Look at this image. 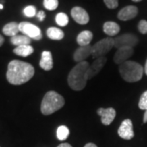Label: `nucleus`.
<instances>
[{"instance_id":"nucleus-1","label":"nucleus","mask_w":147,"mask_h":147,"mask_svg":"<svg viewBox=\"0 0 147 147\" xmlns=\"http://www.w3.org/2000/svg\"><path fill=\"white\" fill-rule=\"evenodd\" d=\"M34 68L30 64L14 60L8 64L7 79L11 84L21 85L26 84L33 78Z\"/></svg>"},{"instance_id":"nucleus-2","label":"nucleus","mask_w":147,"mask_h":147,"mask_svg":"<svg viewBox=\"0 0 147 147\" xmlns=\"http://www.w3.org/2000/svg\"><path fill=\"white\" fill-rule=\"evenodd\" d=\"M88 61H82L77 63L68 76L69 86L74 91H81L86 87L88 79V69L89 67Z\"/></svg>"},{"instance_id":"nucleus-3","label":"nucleus","mask_w":147,"mask_h":147,"mask_svg":"<svg viewBox=\"0 0 147 147\" xmlns=\"http://www.w3.org/2000/svg\"><path fill=\"white\" fill-rule=\"evenodd\" d=\"M65 105L64 97L55 91H49L44 95L41 103V112L44 115H50Z\"/></svg>"},{"instance_id":"nucleus-4","label":"nucleus","mask_w":147,"mask_h":147,"mask_svg":"<svg viewBox=\"0 0 147 147\" xmlns=\"http://www.w3.org/2000/svg\"><path fill=\"white\" fill-rule=\"evenodd\" d=\"M119 69L121 77L128 83H135L141 80L144 71L140 64L131 61H127L121 64Z\"/></svg>"},{"instance_id":"nucleus-5","label":"nucleus","mask_w":147,"mask_h":147,"mask_svg":"<svg viewBox=\"0 0 147 147\" xmlns=\"http://www.w3.org/2000/svg\"><path fill=\"white\" fill-rule=\"evenodd\" d=\"M115 47L114 38L108 37L100 40L99 42H96L92 46V57L96 59L98 57H105L110 50Z\"/></svg>"},{"instance_id":"nucleus-6","label":"nucleus","mask_w":147,"mask_h":147,"mask_svg":"<svg viewBox=\"0 0 147 147\" xmlns=\"http://www.w3.org/2000/svg\"><path fill=\"white\" fill-rule=\"evenodd\" d=\"M19 30L23 33L26 36L29 37L30 38L34 40H40L42 39V35L41 30L38 27L30 23V22H21L19 24Z\"/></svg>"},{"instance_id":"nucleus-7","label":"nucleus","mask_w":147,"mask_h":147,"mask_svg":"<svg viewBox=\"0 0 147 147\" xmlns=\"http://www.w3.org/2000/svg\"><path fill=\"white\" fill-rule=\"evenodd\" d=\"M115 41V47L116 48H119L123 47H134L138 42L137 36L131 34H125L120 36H118L114 38Z\"/></svg>"},{"instance_id":"nucleus-8","label":"nucleus","mask_w":147,"mask_h":147,"mask_svg":"<svg viewBox=\"0 0 147 147\" xmlns=\"http://www.w3.org/2000/svg\"><path fill=\"white\" fill-rule=\"evenodd\" d=\"M119 136L125 140H131L134 137V131H133V126L131 119H127L122 122L121 125L118 129Z\"/></svg>"},{"instance_id":"nucleus-9","label":"nucleus","mask_w":147,"mask_h":147,"mask_svg":"<svg viewBox=\"0 0 147 147\" xmlns=\"http://www.w3.org/2000/svg\"><path fill=\"white\" fill-rule=\"evenodd\" d=\"M133 53L134 50L131 47H123L117 48V51L114 56L115 63L121 65L125 62L128 58H130L133 55Z\"/></svg>"},{"instance_id":"nucleus-10","label":"nucleus","mask_w":147,"mask_h":147,"mask_svg":"<svg viewBox=\"0 0 147 147\" xmlns=\"http://www.w3.org/2000/svg\"><path fill=\"white\" fill-rule=\"evenodd\" d=\"M97 115L100 116V120L102 124L105 126L110 125V123L115 119L116 111L114 108H99L97 110Z\"/></svg>"},{"instance_id":"nucleus-11","label":"nucleus","mask_w":147,"mask_h":147,"mask_svg":"<svg viewBox=\"0 0 147 147\" xmlns=\"http://www.w3.org/2000/svg\"><path fill=\"white\" fill-rule=\"evenodd\" d=\"M71 16L79 25H86L89 21L88 13L80 7H74L71 9Z\"/></svg>"},{"instance_id":"nucleus-12","label":"nucleus","mask_w":147,"mask_h":147,"mask_svg":"<svg viewBox=\"0 0 147 147\" xmlns=\"http://www.w3.org/2000/svg\"><path fill=\"white\" fill-rule=\"evenodd\" d=\"M106 61H107V59L105 57L96 58L93 61V63L91 65H89V67H88V79H91L99 73L100 70L102 69V68L104 67V65L106 63Z\"/></svg>"},{"instance_id":"nucleus-13","label":"nucleus","mask_w":147,"mask_h":147,"mask_svg":"<svg viewBox=\"0 0 147 147\" xmlns=\"http://www.w3.org/2000/svg\"><path fill=\"white\" fill-rule=\"evenodd\" d=\"M92 53V46L88 45L84 47H79L75 50L74 53V60L77 63L85 61V60L91 56Z\"/></svg>"},{"instance_id":"nucleus-14","label":"nucleus","mask_w":147,"mask_h":147,"mask_svg":"<svg viewBox=\"0 0 147 147\" xmlns=\"http://www.w3.org/2000/svg\"><path fill=\"white\" fill-rule=\"evenodd\" d=\"M137 13H138V9L136 6H127L119 11L118 18L121 21H129L136 17Z\"/></svg>"},{"instance_id":"nucleus-15","label":"nucleus","mask_w":147,"mask_h":147,"mask_svg":"<svg viewBox=\"0 0 147 147\" xmlns=\"http://www.w3.org/2000/svg\"><path fill=\"white\" fill-rule=\"evenodd\" d=\"M39 66L46 70L49 71L51 70L53 67V60L52 53L49 51H44L42 53V57L39 62Z\"/></svg>"},{"instance_id":"nucleus-16","label":"nucleus","mask_w":147,"mask_h":147,"mask_svg":"<svg viewBox=\"0 0 147 147\" xmlns=\"http://www.w3.org/2000/svg\"><path fill=\"white\" fill-rule=\"evenodd\" d=\"M103 31L108 36H115L120 31V27L114 21H106L103 25Z\"/></svg>"},{"instance_id":"nucleus-17","label":"nucleus","mask_w":147,"mask_h":147,"mask_svg":"<svg viewBox=\"0 0 147 147\" xmlns=\"http://www.w3.org/2000/svg\"><path fill=\"white\" fill-rule=\"evenodd\" d=\"M92 33L89 30H84L79 33L77 36V42L80 47L90 45V42L92 40Z\"/></svg>"},{"instance_id":"nucleus-18","label":"nucleus","mask_w":147,"mask_h":147,"mask_svg":"<svg viewBox=\"0 0 147 147\" xmlns=\"http://www.w3.org/2000/svg\"><path fill=\"white\" fill-rule=\"evenodd\" d=\"M19 31V24H17L16 22H10L3 28V32L7 36H16Z\"/></svg>"},{"instance_id":"nucleus-19","label":"nucleus","mask_w":147,"mask_h":147,"mask_svg":"<svg viewBox=\"0 0 147 147\" xmlns=\"http://www.w3.org/2000/svg\"><path fill=\"white\" fill-rule=\"evenodd\" d=\"M47 37L52 40H61L65 36L64 32L57 27H50L47 30Z\"/></svg>"},{"instance_id":"nucleus-20","label":"nucleus","mask_w":147,"mask_h":147,"mask_svg":"<svg viewBox=\"0 0 147 147\" xmlns=\"http://www.w3.org/2000/svg\"><path fill=\"white\" fill-rule=\"evenodd\" d=\"M13 53L17 56L26 57L28 56L31 55L34 53V48L30 45H23V46H18L16 47L14 50Z\"/></svg>"},{"instance_id":"nucleus-21","label":"nucleus","mask_w":147,"mask_h":147,"mask_svg":"<svg viewBox=\"0 0 147 147\" xmlns=\"http://www.w3.org/2000/svg\"><path fill=\"white\" fill-rule=\"evenodd\" d=\"M11 42L16 47L23 45H30L31 38L26 35H16L11 38Z\"/></svg>"},{"instance_id":"nucleus-22","label":"nucleus","mask_w":147,"mask_h":147,"mask_svg":"<svg viewBox=\"0 0 147 147\" xmlns=\"http://www.w3.org/2000/svg\"><path fill=\"white\" fill-rule=\"evenodd\" d=\"M69 135V130L66 126L65 125H61L57 128V137L58 140L60 141H65L67 139V137Z\"/></svg>"},{"instance_id":"nucleus-23","label":"nucleus","mask_w":147,"mask_h":147,"mask_svg":"<svg viewBox=\"0 0 147 147\" xmlns=\"http://www.w3.org/2000/svg\"><path fill=\"white\" fill-rule=\"evenodd\" d=\"M56 22L58 26H65L69 23L68 16L64 13V12H60L56 16Z\"/></svg>"},{"instance_id":"nucleus-24","label":"nucleus","mask_w":147,"mask_h":147,"mask_svg":"<svg viewBox=\"0 0 147 147\" xmlns=\"http://www.w3.org/2000/svg\"><path fill=\"white\" fill-rule=\"evenodd\" d=\"M58 5H59L58 0H43V6L47 10H56Z\"/></svg>"},{"instance_id":"nucleus-25","label":"nucleus","mask_w":147,"mask_h":147,"mask_svg":"<svg viewBox=\"0 0 147 147\" xmlns=\"http://www.w3.org/2000/svg\"><path fill=\"white\" fill-rule=\"evenodd\" d=\"M23 12H24V15L27 17H33V16H36L37 14L36 8L34 6H28L26 7H25Z\"/></svg>"},{"instance_id":"nucleus-26","label":"nucleus","mask_w":147,"mask_h":147,"mask_svg":"<svg viewBox=\"0 0 147 147\" xmlns=\"http://www.w3.org/2000/svg\"><path fill=\"white\" fill-rule=\"evenodd\" d=\"M138 106L141 110H147V91L143 92L138 103Z\"/></svg>"},{"instance_id":"nucleus-27","label":"nucleus","mask_w":147,"mask_h":147,"mask_svg":"<svg viewBox=\"0 0 147 147\" xmlns=\"http://www.w3.org/2000/svg\"><path fill=\"white\" fill-rule=\"evenodd\" d=\"M109 9H115L119 6V0H103Z\"/></svg>"},{"instance_id":"nucleus-28","label":"nucleus","mask_w":147,"mask_h":147,"mask_svg":"<svg viewBox=\"0 0 147 147\" xmlns=\"http://www.w3.org/2000/svg\"><path fill=\"white\" fill-rule=\"evenodd\" d=\"M138 30L143 34H147V21L146 20H142L138 24Z\"/></svg>"},{"instance_id":"nucleus-29","label":"nucleus","mask_w":147,"mask_h":147,"mask_svg":"<svg viewBox=\"0 0 147 147\" xmlns=\"http://www.w3.org/2000/svg\"><path fill=\"white\" fill-rule=\"evenodd\" d=\"M36 16L39 21H42L44 20V18L46 17V15H45V13H44L43 11H39L36 14Z\"/></svg>"},{"instance_id":"nucleus-30","label":"nucleus","mask_w":147,"mask_h":147,"mask_svg":"<svg viewBox=\"0 0 147 147\" xmlns=\"http://www.w3.org/2000/svg\"><path fill=\"white\" fill-rule=\"evenodd\" d=\"M57 147H72L71 145H69V143H62V144H60Z\"/></svg>"},{"instance_id":"nucleus-31","label":"nucleus","mask_w":147,"mask_h":147,"mask_svg":"<svg viewBox=\"0 0 147 147\" xmlns=\"http://www.w3.org/2000/svg\"><path fill=\"white\" fill-rule=\"evenodd\" d=\"M143 123H147V110H145V114H144V117H143Z\"/></svg>"},{"instance_id":"nucleus-32","label":"nucleus","mask_w":147,"mask_h":147,"mask_svg":"<svg viewBox=\"0 0 147 147\" xmlns=\"http://www.w3.org/2000/svg\"><path fill=\"white\" fill-rule=\"evenodd\" d=\"M84 147H97L95 144L93 143H88V144H86L85 145V146Z\"/></svg>"},{"instance_id":"nucleus-33","label":"nucleus","mask_w":147,"mask_h":147,"mask_svg":"<svg viewBox=\"0 0 147 147\" xmlns=\"http://www.w3.org/2000/svg\"><path fill=\"white\" fill-rule=\"evenodd\" d=\"M3 42H4V38H3V37L0 34V47L3 44Z\"/></svg>"},{"instance_id":"nucleus-34","label":"nucleus","mask_w":147,"mask_h":147,"mask_svg":"<svg viewBox=\"0 0 147 147\" xmlns=\"http://www.w3.org/2000/svg\"><path fill=\"white\" fill-rule=\"evenodd\" d=\"M144 70H145V73L147 75V61L146 62V65H145V68H144Z\"/></svg>"},{"instance_id":"nucleus-35","label":"nucleus","mask_w":147,"mask_h":147,"mask_svg":"<svg viewBox=\"0 0 147 147\" xmlns=\"http://www.w3.org/2000/svg\"><path fill=\"white\" fill-rule=\"evenodd\" d=\"M133 2H141L142 0H132Z\"/></svg>"},{"instance_id":"nucleus-36","label":"nucleus","mask_w":147,"mask_h":147,"mask_svg":"<svg viewBox=\"0 0 147 147\" xmlns=\"http://www.w3.org/2000/svg\"><path fill=\"white\" fill-rule=\"evenodd\" d=\"M3 5H2V4H0V9H3Z\"/></svg>"}]
</instances>
